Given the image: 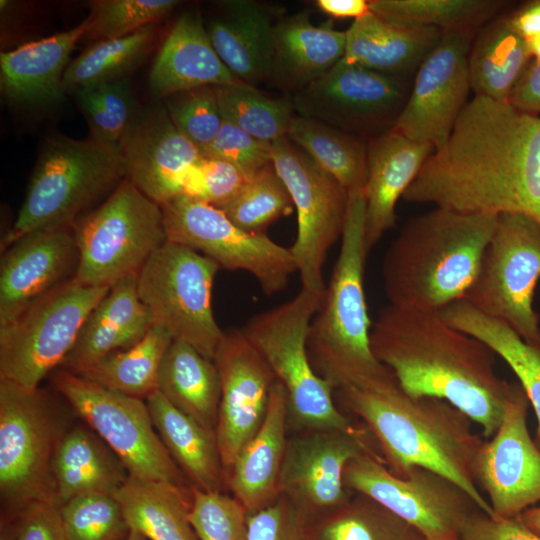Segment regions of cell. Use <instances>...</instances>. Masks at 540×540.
Instances as JSON below:
<instances>
[{
    "instance_id": "obj_5",
    "label": "cell",
    "mask_w": 540,
    "mask_h": 540,
    "mask_svg": "<svg viewBox=\"0 0 540 540\" xmlns=\"http://www.w3.org/2000/svg\"><path fill=\"white\" fill-rule=\"evenodd\" d=\"M348 196L339 255L307 336L310 362L334 391L368 385L392 374L376 359L370 343L372 327L364 291L369 254L365 191H351Z\"/></svg>"
},
{
    "instance_id": "obj_15",
    "label": "cell",
    "mask_w": 540,
    "mask_h": 540,
    "mask_svg": "<svg viewBox=\"0 0 540 540\" xmlns=\"http://www.w3.org/2000/svg\"><path fill=\"white\" fill-rule=\"evenodd\" d=\"M167 241L191 248L231 271H245L272 296L288 286L297 267L290 251L266 233L237 227L219 208L178 196L161 205Z\"/></svg>"
},
{
    "instance_id": "obj_17",
    "label": "cell",
    "mask_w": 540,
    "mask_h": 540,
    "mask_svg": "<svg viewBox=\"0 0 540 540\" xmlns=\"http://www.w3.org/2000/svg\"><path fill=\"white\" fill-rule=\"evenodd\" d=\"M411 87L409 80L341 59L291 102L297 115L369 141L394 128Z\"/></svg>"
},
{
    "instance_id": "obj_39",
    "label": "cell",
    "mask_w": 540,
    "mask_h": 540,
    "mask_svg": "<svg viewBox=\"0 0 540 540\" xmlns=\"http://www.w3.org/2000/svg\"><path fill=\"white\" fill-rule=\"evenodd\" d=\"M306 531L308 540H424L411 525L360 493L308 520Z\"/></svg>"
},
{
    "instance_id": "obj_47",
    "label": "cell",
    "mask_w": 540,
    "mask_h": 540,
    "mask_svg": "<svg viewBox=\"0 0 540 540\" xmlns=\"http://www.w3.org/2000/svg\"><path fill=\"white\" fill-rule=\"evenodd\" d=\"M176 0H95L90 3L87 35L101 40L120 38L154 25L173 10Z\"/></svg>"
},
{
    "instance_id": "obj_22",
    "label": "cell",
    "mask_w": 540,
    "mask_h": 540,
    "mask_svg": "<svg viewBox=\"0 0 540 540\" xmlns=\"http://www.w3.org/2000/svg\"><path fill=\"white\" fill-rule=\"evenodd\" d=\"M120 151L126 178L159 205L182 195L188 171L202 158L174 125L165 105L139 110Z\"/></svg>"
},
{
    "instance_id": "obj_11",
    "label": "cell",
    "mask_w": 540,
    "mask_h": 540,
    "mask_svg": "<svg viewBox=\"0 0 540 540\" xmlns=\"http://www.w3.org/2000/svg\"><path fill=\"white\" fill-rule=\"evenodd\" d=\"M539 279L540 224L525 214L503 213L464 299L540 351V317L533 307Z\"/></svg>"
},
{
    "instance_id": "obj_6",
    "label": "cell",
    "mask_w": 540,
    "mask_h": 540,
    "mask_svg": "<svg viewBox=\"0 0 540 540\" xmlns=\"http://www.w3.org/2000/svg\"><path fill=\"white\" fill-rule=\"evenodd\" d=\"M125 178L119 147L92 137H49L17 217L2 237L1 250L28 233L72 226L82 211Z\"/></svg>"
},
{
    "instance_id": "obj_51",
    "label": "cell",
    "mask_w": 540,
    "mask_h": 540,
    "mask_svg": "<svg viewBox=\"0 0 540 540\" xmlns=\"http://www.w3.org/2000/svg\"><path fill=\"white\" fill-rule=\"evenodd\" d=\"M200 152L203 157L229 162L247 175L272 162L271 143L253 137L224 119L213 141Z\"/></svg>"
},
{
    "instance_id": "obj_26",
    "label": "cell",
    "mask_w": 540,
    "mask_h": 540,
    "mask_svg": "<svg viewBox=\"0 0 540 540\" xmlns=\"http://www.w3.org/2000/svg\"><path fill=\"white\" fill-rule=\"evenodd\" d=\"M236 83L239 81L215 51L200 13L181 14L151 67L148 85L152 93L165 99L194 88Z\"/></svg>"
},
{
    "instance_id": "obj_4",
    "label": "cell",
    "mask_w": 540,
    "mask_h": 540,
    "mask_svg": "<svg viewBox=\"0 0 540 540\" xmlns=\"http://www.w3.org/2000/svg\"><path fill=\"white\" fill-rule=\"evenodd\" d=\"M498 215L438 207L407 220L382 263L389 304L440 312L472 286Z\"/></svg>"
},
{
    "instance_id": "obj_19",
    "label": "cell",
    "mask_w": 540,
    "mask_h": 540,
    "mask_svg": "<svg viewBox=\"0 0 540 540\" xmlns=\"http://www.w3.org/2000/svg\"><path fill=\"white\" fill-rule=\"evenodd\" d=\"M476 35L443 32L419 66L407 102L393 128L404 136L440 149L468 103V56Z\"/></svg>"
},
{
    "instance_id": "obj_2",
    "label": "cell",
    "mask_w": 540,
    "mask_h": 540,
    "mask_svg": "<svg viewBox=\"0 0 540 540\" xmlns=\"http://www.w3.org/2000/svg\"><path fill=\"white\" fill-rule=\"evenodd\" d=\"M371 349L413 397L444 400L481 426L498 429L516 383L498 376L496 354L450 326L439 312L384 307L370 333Z\"/></svg>"
},
{
    "instance_id": "obj_25",
    "label": "cell",
    "mask_w": 540,
    "mask_h": 540,
    "mask_svg": "<svg viewBox=\"0 0 540 540\" xmlns=\"http://www.w3.org/2000/svg\"><path fill=\"white\" fill-rule=\"evenodd\" d=\"M218 5L220 14L205 24L212 45L239 82L256 87L270 78L280 13L252 0H227Z\"/></svg>"
},
{
    "instance_id": "obj_28",
    "label": "cell",
    "mask_w": 540,
    "mask_h": 540,
    "mask_svg": "<svg viewBox=\"0 0 540 540\" xmlns=\"http://www.w3.org/2000/svg\"><path fill=\"white\" fill-rule=\"evenodd\" d=\"M288 425L287 396L276 381L262 425L240 450L227 474V487L248 513L267 507L280 496Z\"/></svg>"
},
{
    "instance_id": "obj_32",
    "label": "cell",
    "mask_w": 540,
    "mask_h": 540,
    "mask_svg": "<svg viewBox=\"0 0 540 540\" xmlns=\"http://www.w3.org/2000/svg\"><path fill=\"white\" fill-rule=\"evenodd\" d=\"M52 475L56 502L91 492L115 495L129 478L119 457L90 428H68L58 442Z\"/></svg>"
},
{
    "instance_id": "obj_7",
    "label": "cell",
    "mask_w": 540,
    "mask_h": 540,
    "mask_svg": "<svg viewBox=\"0 0 540 540\" xmlns=\"http://www.w3.org/2000/svg\"><path fill=\"white\" fill-rule=\"evenodd\" d=\"M323 293L301 288L289 301L253 316L240 328L286 393L289 424L298 431L334 428L361 432L334 402V389L314 370L307 351L311 320Z\"/></svg>"
},
{
    "instance_id": "obj_1",
    "label": "cell",
    "mask_w": 540,
    "mask_h": 540,
    "mask_svg": "<svg viewBox=\"0 0 540 540\" xmlns=\"http://www.w3.org/2000/svg\"><path fill=\"white\" fill-rule=\"evenodd\" d=\"M402 198L540 224V115L474 95Z\"/></svg>"
},
{
    "instance_id": "obj_41",
    "label": "cell",
    "mask_w": 540,
    "mask_h": 540,
    "mask_svg": "<svg viewBox=\"0 0 540 540\" xmlns=\"http://www.w3.org/2000/svg\"><path fill=\"white\" fill-rule=\"evenodd\" d=\"M370 11L396 23L428 26L442 32L477 33L508 2L498 0H368Z\"/></svg>"
},
{
    "instance_id": "obj_59",
    "label": "cell",
    "mask_w": 540,
    "mask_h": 540,
    "mask_svg": "<svg viewBox=\"0 0 540 540\" xmlns=\"http://www.w3.org/2000/svg\"><path fill=\"white\" fill-rule=\"evenodd\" d=\"M0 540H16L13 524L10 520H1Z\"/></svg>"
},
{
    "instance_id": "obj_38",
    "label": "cell",
    "mask_w": 540,
    "mask_h": 540,
    "mask_svg": "<svg viewBox=\"0 0 540 540\" xmlns=\"http://www.w3.org/2000/svg\"><path fill=\"white\" fill-rule=\"evenodd\" d=\"M287 138L348 192L365 191L367 141L297 114L290 124Z\"/></svg>"
},
{
    "instance_id": "obj_21",
    "label": "cell",
    "mask_w": 540,
    "mask_h": 540,
    "mask_svg": "<svg viewBox=\"0 0 540 540\" xmlns=\"http://www.w3.org/2000/svg\"><path fill=\"white\" fill-rule=\"evenodd\" d=\"M213 361L221 381L216 439L227 477L265 419L276 378L241 329L224 331Z\"/></svg>"
},
{
    "instance_id": "obj_20",
    "label": "cell",
    "mask_w": 540,
    "mask_h": 540,
    "mask_svg": "<svg viewBox=\"0 0 540 540\" xmlns=\"http://www.w3.org/2000/svg\"><path fill=\"white\" fill-rule=\"evenodd\" d=\"M529 405L516 384L498 429L483 441L476 457V483L497 517H518L540 502V449L527 427Z\"/></svg>"
},
{
    "instance_id": "obj_29",
    "label": "cell",
    "mask_w": 540,
    "mask_h": 540,
    "mask_svg": "<svg viewBox=\"0 0 540 540\" xmlns=\"http://www.w3.org/2000/svg\"><path fill=\"white\" fill-rule=\"evenodd\" d=\"M88 16L72 29L27 42L0 55V87L10 101L49 105L63 99V76L77 42L87 35Z\"/></svg>"
},
{
    "instance_id": "obj_40",
    "label": "cell",
    "mask_w": 540,
    "mask_h": 540,
    "mask_svg": "<svg viewBox=\"0 0 540 540\" xmlns=\"http://www.w3.org/2000/svg\"><path fill=\"white\" fill-rule=\"evenodd\" d=\"M172 341L166 330L153 325L139 342L108 355L80 376L107 389L147 399L158 390L160 365Z\"/></svg>"
},
{
    "instance_id": "obj_37",
    "label": "cell",
    "mask_w": 540,
    "mask_h": 540,
    "mask_svg": "<svg viewBox=\"0 0 540 540\" xmlns=\"http://www.w3.org/2000/svg\"><path fill=\"white\" fill-rule=\"evenodd\" d=\"M439 313L450 326L486 344L515 373L537 417L540 444V351L505 323L480 312L466 299L450 304Z\"/></svg>"
},
{
    "instance_id": "obj_48",
    "label": "cell",
    "mask_w": 540,
    "mask_h": 540,
    "mask_svg": "<svg viewBox=\"0 0 540 540\" xmlns=\"http://www.w3.org/2000/svg\"><path fill=\"white\" fill-rule=\"evenodd\" d=\"M247 518L232 495L192 486L189 519L199 540H248Z\"/></svg>"
},
{
    "instance_id": "obj_43",
    "label": "cell",
    "mask_w": 540,
    "mask_h": 540,
    "mask_svg": "<svg viewBox=\"0 0 540 540\" xmlns=\"http://www.w3.org/2000/svg\"><path fill=\"white\" fill-rule=\"evenodd\" d=\"M214 88L224 120L268 143L287 136L296 115L291 99L269 97L241 82Z\"/></svg>"
},
{
    "instance_id": "obj_61",
    "label": "cell",
    "mask_w": 540,
    "mask_h": 540,
    "mask_svg": "<svg viewBox=\"0 0 540 540\" xmlns=\"http://www.w3.org/2000/svg\"><path fill=\"white\" fill-rule=\"evenodd\" d=\"M125 540H147L145 537H143L141 534L134 530H130L127 538Z\"/></svg>"
},
{
    "instance_id": "obj_33",
    "label": "cell",
    "mask_w": 540,
    "mask_h": 540,
    "mask_svg": "<svg viewBox=\"0 0 540 540\" xmlns=\"http://www.w3.org/2000/svg\"><path fill=\"white\" fill-rule=\"evenodd\" d=\"M146 404L159 437L190 484L223 492L227 477L216 434L175 408L158 390Z\"/></svg>"
},
{
    "instance_id": "obj_55",
    "label": "cell",
    "mask_w": 540,
    "mask_h": 540,
    "mask_svg": "<svg viewBox=\"0 0 540 540\" xmlns=\"http://www.w3.org/2000/svg\"><path fill=\"white\" fill-rule=\"evenodd\" d=\"M508 102L523 112L540 115V61H531Z\"/></svg>"
},
{
    "instance_id": "obj_16",
    "label": "cell",
    "mask_w": 540,
    "mask_h": 540,
    "mask_svg": "<svg viewBox=\"0 0 540 540\" xmlns=\"http://www.w3.org/2000/svg\"><path fill=\"white\" fill-rule=\"evenodd\" d=\"M272 164L297 213V235L290 247L301 288L323 293L327 254L342 237L348 191L287 136L271 143Z\"/></svg>"
},
{
    "instance_id": "obj_50",
    "label": "cell",
    "mask_w": 540,
    "mask_h": 540,
    "mask_svg": "<svg viewBox=\"0 0 540 540\" xmlns=\"http://www.w3.org/2000/svg\"><path fill=\"white\" fill-rule=\"evenodd\" d=\"M249 176L229 162L202 156L188 171L182 195L221 208L240 192Z\"/></svg>"
},
{
    "instance_id": "obj_27",
    "label": "cell",
    "mask_w": 540,
    "mask_h": 540,
    "mask_svg": "<svg viewBox=\"0 0 540 540\" xmlns=\"http://www.w3.org/2000/svg\"><path fill=\"white\" fill-rule=\"evenodd\" d=\"M152 326L138 295L137 275L126 277L91 311L61 367L80 375L108 355L139 342Z\"/></svg>"
},
{
    "instance_id": "obj_31",
    "label": "cell",
    "mask_w": 540,
    "mask_h": 540,
    "mask_svg": "<svg viewBox=\"0 0 540 540\" xmlns=\"http://www.w3.org/2000/svg\"><path fill=\"white\" fill-rule=\"evenodd\" d=\"M346 33L332 22L316 26L308 12L280 18L274 30L270 78L293 94L326 74L345 54Z\"/></svg>"
},
{
    "instance_id": "obj_53",
    "label": "cell",
    "mask_w": 540,
    "mask_h": 540,
    "mask_svg": "<svg viewBox=\"0 0 540 540\" xmlns=\"http://www.w3.org/2000/svg\"><path fill=\"white\" fill-rule=\"evenodd\" d=\"M16 540H69L58 504L36 502L10 520Z\"/></svg>"
},
{
    "instance_id": "obj_52",
    "label": "cell",
    "mask_w": 540,
    "mask_h": 540,
    "mask_svg": "<svg viewBox=\"0 0 540 540\" xmlns=\"http://www.w3.org/2000/svg\"><path fill=\"white\" fill-rule=\"evenodd\" d=\"M247 521L248 540H308L306 517L282 495Z\"/></svg>"
},
{
    "instance_id": "obj_18",
    "label": "cell",
    "mask_w": 540,
    "mask_h": 540,
    "mask_svg": "<svg viewBox=\"0 0 540 540\" xmlns=\"http://www.w3.org/2000/svg\"><path fill=\"white\" fill-rule=\"evenodd\" d=\"M367 428L347 432L305 429L288 438L279 491L306 517L321 515L352 497L344 484L347 464L364 453H379ZM374 440V439H373Z\"/></svg>"
},
{
    "instance_id": "obj_35",
    "label": "cell",
    "mask_w": 540,
    "mask_h": 540,
    "mask_svg": "<svg viewBox=\"0 0 540 540\" xmlns=\"http://www.w3.org/2000/svg\"><path fill=\"white\" fill-rule=\"evenodd\" d=\"M531 61L527 40L512 27L508 15L493 19L478 30L470 48L471 90L508 102Z\"/></svg>"
},
{
    "instance_id": "obj_56",
    "label": "cell",
    "mask_w": 540,
    "mask_h": 540,
    "mask_svg": "<svg viewBox=\"0 0 540 540\" xmlns=\"http://www.w3.org/2000/svg\"><path fill=\"white\" fill-rule=\"evenodd\" d=\"M512 27L526 40L540 34V0L527 1L508 15Z\"/></svg>"
},
{
    "instance_id": "obj_12",
    "label": "cell",
    "mask_w": 540,
    "mask_h": 540,
    "mask_svg": "<svg viewBox=\"0 0 540 540\" xmlns=\"http://www.w3.org/2000/svg\"><path fill=\"white\" fill-rule=\"evenodd\" d=\"M109 289L71 278L0 325V380L39 387L61 366L85 320Z\"/></svg>"
},
{
    "instance_id": "obj_9",
    "label": "cell",
    "mask_w": 540,
    "mask_h": 540,
    "mask_svg": "<svg viewBox=\"0 0 540 540\" xmlns=\"http://www.w3.org/2000/svg\"><path fill=\"white\" fill-rule=\"evenodd\" d=\"M78 250L74 279L111 288L137 275L166 241L162 207L128 178L109 197L72 225Z\"/></svg>"
},
{
    "instance_id": "obj_60",
    "label": "cell",
    "mask_w": 540,
    "mask_h": 540,
    "mask_svg": "<svg viewBox=\"0 0 540 540\" xmlns=\"http://www.w3.org/2000/svg\"><path fill=\"white\" fill-rule=\"evenodd\" d=\"M529 53L533 61H540V34L527 40Z\"/></svg>"
},
{
    "instance_id": "obj_42",
    "label": "cell",
    "mask_w": 540,
    "mask_h": 540,
    "mask_svg": "<svg viewBox=\"0 0 540 540\" xmlns=\"http://www.w3.org/2000/svg\"><path fill=\"white\" fill-rule=\"evenodd\" d=\"M154 36V25H150L90 46L67 66L63 76L65 92L125 78L145 57Z\"/></svg>"
},
{
    "instance_id": "obj_8",
    "label": "cell",
    "mask_w": 540,
    "mask_h": 540,
    "mask_svg": "<svg viewBox=\"0 0 540 540\" xmlns=\"http://www.w3.org/2000/svg\"><path fill=\"white\" fill-rule=\"evenodd\" d=\"M68 428L45 391L0 380L1 520L36 502L57 504L52 459Z\"/></svg>"
},
{
    "instance_id": "obj_46",
    "label": "cell",
    "mask_w": 540,
    "mask_h": 540,
    "mask_svg": "<svg viewBox=\"0 0 540 540\" xmlns=\"http://www.w3.org/2000/svg\"><path fill=\"white\" fill-rule=\"evenodd\" d=\"M59 507L69 540H125L130 532L114 495L85 493Z\"/></svg>"
},
{
    "instance_id": "obj_36",
    "label": "cell",
    "mask_w": 540,
    "mask_h": 540,
    "mask_svg": "<svg viewBox=\"0 0 540 540\" xmlns=\"http://www.w3.org/2000/svg\"><path fill=\"white\" fill-rule=\"evenodd\" d=\"M114 496L129 529L147 540H199L189 519L192 488L129 476Z\"/></svg>"
},
{
    "instance_id": "obj_62",
    "label": "cell",
    "mask_w": 540,
    "mask_h": 540,
    "mask_svg": "<svg viewBox=\"0 0 540 540\" xmlns=\"http://www.w3.org/2000/svg\"><path fill=\"white\" fill-rule=\"evenodd\" d=\"M457 540H462V539L460 538V539H457Z\"/></svg>"
},
{
    "instance_id": "obj_58",
    "label": "cell",
    "mask_w": 540,
    "mask_h": 540,
    "mask_svg": "<svg viewBox=\"0 0 540 540\" xmlns=\"http://www.w3.org/2000/svg\"><path fill=\"white\" fill-rule=\"evenodd\" d=\"M519 518L529 529L540 536V506L526 509Z\"/></svg>"
},
{
    "instance_id": "obj_13",
    "label": "cell",
    "mask_w": 540,
    "mask_h": 540,
    "mask_svg": "<svg viewBox=\"0 0 540 540\" xmlns=\"http://www.w3.org/2000/svg\"><path fill=\"white\" fill-rule=\"evenodd\" d=\"M53 382L74 412L119 457L130 476L192 488L156 434L143 399L63 369L54 375Z\"/></svg>"
},
{
    "instance_id": "obj_45",
    "label": "cell",
    "mask_w": 540,
    "mask_h": 540,
    "mask_svg": "<svg viewBox=\"0 0 540 540\" xmlns=\"http://www.w3.org/2000/svg\"><path fill=\"white\" fill-rule=\"evenodd\" d=\"M74 94L91 137L120 148L139 112L128 80L123 78L87 86Z\"/></svg>"
},
{
    "instance_id": "obj_34",
    "label": "cell",
    "mask_w": 540,
    "mask_h": 540,
    "mask_svg": "<svg viewBox=\"0 0 540 540\" xmlns=\"http://www.w3.org/2000/svg\"><path fill=\"white\" fill-rule=\"evenodd\" d=\"M158 391L179 411L216 434L221 381L213 360L189 344L173 340L160 365Z\"/></svg>"
},
{
    "instance_id": "obj_14",
    "label": "cell",
    "mask_w": 540,
    "mask_h": 540,
    "mask_svg": "<svg viewBox=\"0 0 540 540\" xmlns=\"http://www.w3.org/2000/svg\"><path fill=\"white\" fill-rule=\"evenodd\" d=\"M343 479L349 490L375 500L415 528L424 540L460 539L467 520L480 511L471 497L445 476L414 466L398 477L379 453L353 458Z\"/></svg>"
},
{
    "instance_id": "obj_54",
    "label": "cell",
    "mask_w": 540,
    "mask_h": 540,
    "mask_svg": "<svg viewBox=\"0 0 540 540\" xmlns=\"http://www.w3.org/2000/svg\"><path fill=\"white\" fill-rule=\"evenodd\" d=\"M462 540H540L518 517H490L482 511L475 512L465 523Z\"/></svg>"
},
{
    "instance_id": "obj_10",
    "label": "cell",
    "mask_w": 540,
    "mask_h": 540,
    "mask_svg": "<svg viewBox=\"0 0 540 540\" xmlns=\"http://www.w3.org/2000/svg\"><path fill=\"white\" fill-rule=\"evenodd\" d=\"M219 269L203 254L166 241L137 274L138 295L153 325L210 360L224 335L212 309V288Z\"/></svg>"
},
{
    "instance_id": "obj_24",
    "label": "cell",
    "mask_w": 540,
    "mask_h": 540,
    "mask_svg": "<svg viewBox=\"0 0 540 540\" xmlns=\"http://www.w3.org/2000/svg\"><path fill=\"white\" fill-rule=\"evenodd\" d=\"M435 148L391 130L367 141L365 241L370 252L396 222L399 198Z\"/></svg>"
},
{
    "instance_id": "obj_3",
    "label": "cell",
    "mask_w": 540,
    "mask_h": 540,
    "mask_svg": "<svg viewBox=\"0 0 540 540\" xmlns=\"http://www.w3.org/2000/svg\"><path fill=\"white\" fill-rule=\"evenodd\" d=\"M334 394L365 424L394 475L403 477L414 466L435 471L463 489L480 511L494 517L474 473L484 440L465 413L441 399L407 394L393 373L369 385L339 388Z\"/></svg>"
},
{
    "instance_id": "obj_44",
    "label": "cell",
    "mask_w": 540,
    "mask_h": 540,
    "mask_svg": "<svg viewBox=\"0 0 540 540\" xmlns=\"http://www.w3.org/2000/svg\"><path fill=\"white\" fill-rule=\"evenodd\" d=\"M293 208L292 198L271 162L250 175L240 192L219 209L240 229L266 233L269 225Z\"/></svg>"
},
{
    "instance_id": "obj_49",
    "label": "cell",
    "mask_w": 540,
    "mask_h": 540,
    "mask_svg": "<svg viewBox=\"0 0 540 540\" xmlns=\"http://www.w3.org/2000/svg\"><path fill=\"white\" fill-rule=\"evenodd\" d=\"M165 99L174 125L200 151L213 141L223 121L213 86L182 91Z\"/></svg>"
},
{
    "instance_id": "obj_23",
    "label": "cell",
    "mask_w": 540,
    "mask_h": 540,
    "mask_svg": "<svg viewBox=\"0 0 540 540\" xmlns=\"http://www.w3.org/2000/svg\"><path fill=\"white\" fill-rule=\"evenodd\" d=\"M72 226L28 233L4 250L0 265V325L75 275Z\"/></svg>"
},
{
    "instance_id": "obj_57",
    "label": "cell",
    "mask_w": 540,
    "mask_h": 540,
    "mask_svg": "<svg viewBox=\"0 0 540 540\" xmlns=\"http://www.w3.org/2000/svg\"><path fill=\"white\" fill-rule=\"evenodd\" d=\"M316 6L333 18H360L370 12L368 0H317Z\"/></svg>"
},
{
    "instance_id": "obj_30",
    "label": "cell",
    "mask_w": 540,
    "mask_h": 540,
    "mask_svg": "<svg viewBox=\"0 0 540 540\" xmlns=\"http://www.w3.org/2000/svg\"><path fill=\"white\" fill-rule=\"evenodd\" d=\"M345 33L343 60L406 80L415 76L443 34L435 27L396 23L371 11L355 19Z\"/></svg>"
}]
</instances>
